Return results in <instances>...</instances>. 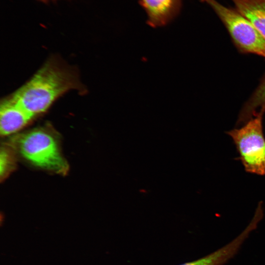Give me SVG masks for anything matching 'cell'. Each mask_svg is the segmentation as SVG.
Instances as JSON below:
<instances>
[{
	"label": "cell",
	"mask_w": 265,
	"mask_h": 265,
	"mask_svg": "<svg viewBox=\"0 0 265 265\" xmlns=\"http://www.w3.org/2000/svg\"><path fill=\"white\" fill-rule=\"evenodd\" d=\"M80 88L81 84L74 69L58 61L50 60L11 96L35 117L46 111L65 92Z\"/></svg>",
	"instance_id": "1"
},
{
	"label": "cell",
	"mask_w": 265,
	"mask_h": 265,
	"mask_svg": "<svg viewBox=\"0 0 265 265\" xmlns=\"http://www.w3.org/2000/svg\"><path fill=\"white\" fill-rule=\"evenodd\" d=\"M12 146L29 163L39 168L65 175L68 165L55 136L47 127L34 128L13 136Z\"/></svg>",
	"instance_id": "2"
},
{
	"label": "cell",
	"mask_w": 265,
	"mask_h": 265,
	"mask_svg": "<svg viewBox=\"0 0 265 265\" xmlns=\"http://www.w3.org/2000/svg\"><path fill=\"white\" fill-rule=\"evenodd\" d=\"M265 107L239 128L227 132L233 139L239 159L247 172L265 175V137L263 119Z\"/></svg>",
	"instance_id": "3"
},
{
	"label": "cell",
	"mask_w": 265,
	"mask_h": 265,
	"mask_svg": "<svg viewBox=\"0 0 265 265\" xmlns=\"http://www.w3.org/2000/svg\"><path fill=\"white\" fill-rule=\"evenodd\" d=\"M201 1L217 15L241 52L265 58V38L247 19L236 9L227 7L216 0Z\"/></svg>",
	"instance_id": "4"
},
{
	"label": "cell",
	"mask_w": 265,
	"mask_h": 265,
	"mask_svg": "<svg viewBox=\"0 0 265 265\" xmlns=\"http://www.w3.org/2000/svg\"><path fill=\"white\" fill-rule=\"evenodd\" d=\"M34 117L23 108L12 96L4 99L0 105L1 136L13 134L26 126Z\"/></svg>",
	"instance_id": "5"
},
{
	"label": "cell",
	"mask_w": 265,
	"mask_h": 265,
	"mask_svg": "<svg viewBox=\"0 0 265 265\" xmlns=\"http://www.w3.org/2000/svg\"><path fill=\"white\" fill-rule=\"evenodd\" d=\"M147 15V24L154 27L165 26L179 14L182 0H139Z\"/></svg>",
	"instance_id": "6"
},
{
	"label": "cell",
	"mask_w": 265,
	"mask_h": 265,
	"mask_svg": "<svg viewBox=\"0 0 265 265\" xmlns=\"http://www.w3.org/2000/svg\"><path fill=\"white\" fill-rule=\"evenodd\" d=\"M236 9L247 19L265 38V0H231Z\"/></svg>",
	"instance_id": "7"
},
{
	"label": "cell",
	"mask_w": 265,
	"mask_h": 265,
	"mask_svg": "<svg viewBox=\"0 0 265 265\" xmlns=\"http://www.w3.org/2000/svg\"><path fill=\"white\" fill-rule=\"evenodd\" d=\"M242 244V239L236 237L214 252L198 260L180 265H224L238 253Z\"/></svg>",
	"instance_id": "8"
},
{
	"label": "cell",
	"mask_w": 265,
	"mask_h": 265,
	"mask_svg": "<svg viewBox=\"0 0 265 265\" xmlns=\"http://www.w3.org/2000/svg\"><path fill=\"white\" fill-rule=\"evenodd\" d=\"M14 159L12 151L7 147H2L0 154V175L4 178L14 167Z\"/></svg>",
	"instance_id": "9"
},
{
	"label": "cell",
	"mask_w": 265,
	"mask_h": 265,
	"mask_svg": "<svg viewBox=\"0 0 265 265\" xmlns=\"http://www.w3.org/2000/svg\"><path fill=\"white\" fill-rule=\"evenodd\" d=\"M40 0L44 1V2H46V1H48L50 0Z\"/></svg>",
	"instance_id": "10"
}]
</instances>
